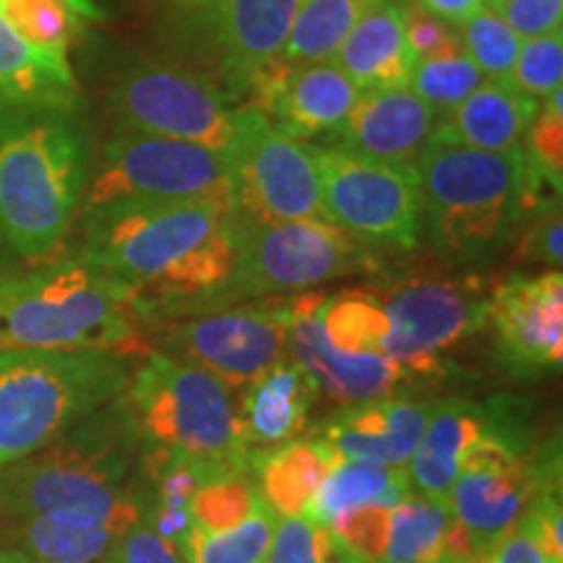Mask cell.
Here are the masks:
<instances>
[{"instance_id": "obj_31", "label": "cell", "mask_w": 563, "mask_h": 563, "mask_svg": "<svg viewBox=\"0 0 563 563\" xmlns=\"http://www.w3.org/2000/svg\"><path fill=\"white\" fill-rule=\"evenodd\" d=\"M368 3L373 0H302L282 51V66L334 60L352 24Z\"/></svg>"}, {"instance_id": "obj_32", "label": "cell", "mask_w": 563, "mask_h": 563, "mask_svg": "<svg viewBox=\"0 0 563 563\" xmlns=\"http://www.w3.org/2000/svg\"><path fill=\"white\" fill-rule=\"evenodd\" d=\"M0 16L30 45L68 55L84 26L102 13L89 0H0Z\"/></svg>"}, {"instance_id": "obj_12", "label": "cell", "mask_w": 563, "mask_h": 563, "mask_svg": "<svg viewBox=\"0 0 563 563\" xmlns=\"http://www.w3.org/2000/svg\"><path fill=\"white\" fill-rule=\"evenodd\" d=\"M391 319L386 355L428 382L443 373V352L488 323L493 285L481 274H415L378 287Z\"/></svg>"}, {"instance_id": "obj_6", "label": "cell", "mask_w": 563, "mask_h": 563, "mask_svg": "<svg viewBox=\"0 0 563 563\" xmlns=\"http://www.w3.org/2000/svg\"><path fill=\"white\" fill-rule=\"evenodd\" d=\"M121 405L146 452H167L217 473H251L253 452L241 439L232 389L191 363L146 352Z\"/></svg>"}, {"instance_id": "obj_46", "label": "cell", "mask_w": 563, "mask_h": 563, "mask_svg": "<svg viewBox=\"0 0 563 563\" xmlns=\"http://www.w3.org/2000/svg\"><path fill=\"white\" fill-rule=\"evenodd\" d=\"M420 5H426L428 11H433L435 16L452 21V24H460L470 16V13H475L477 9H483L485 0H418Z\"/></svg>"}, {"instance_id": "obj_21", "label": "cell", "mask_w": 563, "mask_h": 563, "mask_svg": "<svg viewBox=\"0 0 563 563\" xmlns=\"http://www.w3.org/2000/svg\"><path fill=\"white\" fill-rule=\"evenodd\" d=\"M435 123L439 115L410 87L373 89L363 91L329 146L389 165H415Z\"/></svg>"}, {"instance_id": "obj_15", "label": "cell", "mask_w": 563, "mask_h": 563, "mask_svg": "<svg viewBox=\"0 0 563 563\" xmlns=\"http://www.w3.org/2000/svg\"><path fill=\"white\" fill-rule=\"evenodd\" d=\"M110 110L121 131L196 141L224 150L235 125V108L209 76L199 70L139 63L118 76Z\"/></svg>"}, {"instance_id": "obj_16", "label": "cell", "mask_w": 563, "mask_h": 563, "mask_svg": "<svg viewBox=\"0 0 563 563\" xmlns=\"http://www.w3.org/2000/svg\"><path fill=\"white\" fill-rule=\"evenodd\" d=\"M488 321L506 371L519 378L559 373L563 363V274H509L490 292Z\"/></svg>"}, {"instance_id": "obj_8", "label": "cell", "mask_w": 563, "mask_h": 563, "mask_svg": "<svg viewBox=\"0 0 563 563\" xmlns=\"http://www.w3.org/2000/svg\"><path fill=\"white\" fill-rule=\"evenodd\" d=\"M232 220L238 258L228 306L311 292L334 279L376 274L382 266L376 245L327 220L258 222L235 209Z\"/></svg>"}, {"instance_id": "obj_13", "label": "cell", "mask_w": 563, "mask_h": 563, "mask_svg": "<svg viewBox=\"0 0 563 563\" xmlns=\"http://www.w3.org/2000/svg\"><path fill=\"white\" fill-rule=\"evenodd\" d=\"M323 220L371 245L410 251L422 232L415 165H389L336 146H313Z\"/></svg>"}, {"instance_id": "obj_48", "label": "cell", "mask_w": 563, "mask_h": 563, "mask_svg": "<svg viewBox=\"0 0 563 563\" xmlns=\"http://www.w3.org/2000/svg\"><path fill=\"white\" fill-rule=\"evenodd\" d=\"M89 3H95V0H89Z\"/></svg>"}, {"instance_id": "obj_26", "label": "cell", "mask_w": 563, "mask_h": 563, "mask_svg": "<svg viewBox=\"0 0 563 563\" xmlns=\"http://www.w3.org/2000/svg\"><path fill=\"white\" fill-rule=\"evenodd\" d=\"M538 102L527 100L511 84L483 81L467 100L439 118L435 136L483 152L522 150Z\"/></svg>"}, {"instance_id": "obj_2", "label": "cell", "mask_w": 563, "mask_h": 563, "mask_svg": "<svg viewBox=\"0 0 563 563\" xmlns=\"http://www.w3.org/2000/svg\"><path fill=\"white\" fill-rule=\"evenodd\" d=\"M91 146L76 108L0 104V238L45 258L79 217Z\"/></svg>"}, {"instance_id": "obj_17", "label": "cell", "mask_w": 563, "mask_h": 563, "mask_svg": "<svg viewBox=\"0 0 563 563\" xmlns=\"http://www.w3.org/2000/svg\"><path fill=\"white\" fill-rule=\"evenodd\" d=\"M313 292L292 295L290 357L313 378L319 394L340 405H357L399 394L415 382L412 373L389 355H352L334 350L316 319Z\"/></svg>"}, {"instance_id": "obj_3", "label": "cell", "mask_w": 563, "mask_h": 563, "mask_svg": "<svg viewBox=\"0 0 563 563\" xmlns=\"http://www.w3.org/2000/svg\"><path fill=\"white\" fill-rule=\"evenodd\" d=\"M422 230L449 264H488L534 214L522 150L483 152L433 136L415 159Z\"/></svg>"}, {"instance_id": "obj_18", "label": "cell", "mask_w": 563, "mask_h": 563, "mask_svg": "<svg viewBox=\"0 0 563 563\" xmlns=\"http://www.w3.org/2000/svg\"><path fill=\"white\" fill-rule=\"evenodd\" d=\"M433 402L405 394L344 405L313 428L311 439L323 443L336 460L407 467Z\"/></svg>"}, {"instance_id": "obj_35", "label": "cell", "mask_w": 563, "mask_h": 563, "mask_svg": "<svg viewBox=\"0 0 563 563\" xmlns=\"http://www.w3.org/2000/svg\"><path fill=\"white\" fill-rule=\"evenodd\" d=\"M264 563H368L361 561L336 534L306 514L277 517Z\"/></svg>"}, {"instance_id": "obj_7", "label": "cell", "mask_w": 563, "mask_h": 563, "mask_svg": "<svg viewBox=\"0 0 563 563\" xmlns=\"http://www.w3.org/2000/svg\"><path fill=\"white\" fill-rule=\"evenodd\" d=\"M141 443L121 399L89 415L40 452L0 467V511L9 519L104 506L139 485Z\"/></svg>"}, {"instance_id": "obj_27", "label": "cell", "mask_w": 563, "mask_h": 563, "mask_svg": "<svg viewBox=\"0 0 563 563\" xmlns=\"http://www.w3.org/2000/svg\"><path fill=\"white\" fill-rule=\"evenodd\" d=\"M0 104L76 108L79 87L68 55L42 51L0 16Z\"/></svg>"}, {"instance_id": "obj_43", "label": "cell", "mask_w": 563, "mask_h": 563, "mask_svg": "<svg viewBox=\"0 0 563 563\" xmlns=\"http://www.w3.org/2000/svg\"><path fill=\"white\" fill-rule=\"evenodd\" d=\"M530 228L522 232L517 245V258L525 264H540L545 269H561V207H551L530 217Z\"/></svg>"}, {"instance_id": "obj_19", "label": "cell", "mask_w": 563, "mask_h": 563, "mask_svg": "<svg viewBox=\"0 0 563 563\" xmlns=\"http://www.w3.org/2000/svg\"><path fill=\"white\" fill-rule=\"evenodd\" d=\"M258 108L290 139H332L363 91L334 60L279 66L256 87Z\"/></svg>"}, {"instance_id": "obj_1", "label": "cell", "mask_w": 563, "mask_h": 563, "mask_svg": "<svg viewBox=\"0 0 563 563\" xmlns=\"http://www.w3.org/2000/svg\"><path fill=\"white\" fill-rule=\"evenodd\" d=\"M74 258L123 282L141 323L222 308L238 258L232 199L81 209Z\"/></svg>"}, {"instance_id": "obj_41", "label": "cell", "mask_w": 563, "mask_h": 563, "mask_svg": "<svg viewBox=\"0 0 563 563\" xmlns=\"http://www.w3.org/2000/svg\"><path fill=\"white\" fill-rule=\"evenodd\" d=\"M391 509L394 506H363V509L344 511L329 530H332L357 559L378 563L386 543V532H389Z\"/></svg>"}, {"instance_id": "obj_20", "label": "cell", "mask_w": 563, "mask_h": 563, "mask_svg": "<svg viewBox=\"0 0 563 563\" xmlns=\"http://www.w3.org/2000/svg\"><path fill=\"white\" fill-rule=\"evenodd\" d=\"M141 519L139 485L131 496L104 506H76L11 519L13 538L24 553L45 563H108L125 530Z\"/></svg>"}, {"instance_id": "obj_5", "label": "cell", "mask_w": 563, "mask_h": 563, "mask_svg": "<svg viewBox=\"0 0 563 563\" xmlns=\"http://www.w3.org/2000/svg\"><path fill=\"white\" fill-rule=\"evenodd\" d=\"M131 355L110 350H0V467L60 439L123 394Z\"/></svg>"}, {"instance_id": "obj_39", "label": "cell", "mask_w": 563, "mask_h": 563, "mask_svg": "<svg viewBox=\"0 0 563 563\" xmlns=\"http://www.w3.org/2000/svg\"><path fill=\"white\" fill-rule=\"evenodd\" d=\"M522 152L548 178L561 183L563 175V102L561 89L538 104L530 129H527Z\"/></svg>"}, {"instance_id": "obj_36", "label": "cell", "mask_w": 563, "mask_h": 563, "mask_svg": "<svg viewBox=\"0 0 563 563\" xmlns=\"http://www.w3.org/2000/svg\"><path fill=\"white\" fill-rule=\"evenodd\" d=\"M483 81V74L477 70L475 63L464 55V51H460L415 63L407 87L441 118L449 110H454L462 100H467Z\"/></svg>"}, {"instance_id": "obj_24", "label": "cell", "mask_w": 563, "mask_h": 563, "mask_svg": "<svg viewBox=\"0 0 563 563\" xmlns=\"http://www.w3.org/2000/svg\"><path fill=\"white\" fill-rule=\"evenodd\" d=\"M361 91L407 87L415 58L405 37V0L368 3L334 58Z\"/></svg>"}, {"instance_id": "obj_29", "label": "cell", "mask_w": 563, "mask_h": 563, "mask_svg": "<svg viewBox=\"0 0 563 563\" xmlns=\"http://www.w3.org/2000/svg\"><path fill=\"white\" fill-rule=\"evenodd\" d=\"M316 319L327 342L352 355H386L391 319L378 287H350L336 292H313Z\"/></svg>"}, {"instance_id": "obj_4", "label": "cell", "mask_w": 563, "mask_h": 563, "mask_svg": "<svg viewBox=\"0 0 563 563\" xmlns=\"http://www.w3.org/2000/svg\"><path fill=\"white\" fill-rule=\"evenodd\" d=\"M0 350H144L131 290L68 256L0 277Z\"/></svg>"}, {"instance_id": "obj_11", "label": "cell", "mask_w": 563, "mask_h": 563, "mask_svg": "<svg viewBox=\"0 0 563 563\" xmlns=\"http://www.w3.org/2000/svg\"><path fill=\"white\" fill-rule=\"evenodd\" d=\"M232 209L258 222L323 220L313 146L282 133L262 110H235L224 146Z\"/></svg>"}, {"instance_id": "obj_14", "label": "cell", "mask_w": 563, "mask_h": 563, "mask_svg": "<svg viewBox=\"0 0 563 563\" xmlns=\"http://www.w3.org/2000/svg\"><path fill=\"white\" fill-rule=\"evenodd\" d=\"M553 485H561L559 441L532 452L501 441L485 426L483 439L470 449L456 473L449 506L475 551L488 555L522 517L527 504Z\"/></svg>"}, {"instance_id": "obj_47", "label": "cell", "mask_w": 563, "mask_h": 563, "mask_svg": "<svg viewBox=\"0 0 563 563\" xmlns=\"http://www.w3.org/2000/svg\"><path fill=\"white\" fill-rule=\"evenodd\" d=\"M0 563H45V561L34 559V555L24 553V551H21V548L0 545Z\"/></svg>"}, {"instance_id": "obj_44", "label": "cell", "mask_w": 563, "mask_h": 563, "mask_svg": "<svg viewBox=\"0 0 563 563\" xmlns=\"http://www.w3.org/2000/svg\"><path fill=\"white\" fill-rule=\"evenodd\" d=\"M108 563H186L183 551L159 532H154L144 519L125 530L112 548Z\"/></svg>"}, {"instance_id": "obj_23", "label": "cell", "mask_w": 563, "mask_h": 563, "mask_svg": "<svg viewBox=\"0 0 563 563\" xmlns=\"http://www.w3.org/2000/svg\"><path fill=\"white\" fill-rule=\"evenodd\" d=\"M319 389L313 378L290 355L274 363L269 371L243 386L238 402V428L253 454L279 446L306 431L308 415L316 405Z\"/></svg>"}, {"instance_id": "obj_40", "label": "cell", "mask_w": 563, "mask_h": 563, "mask_svg": "<svg viewBox=\"0 0 563 563\" xmlns=\"http://www.w3.org/2000/svg\"><path fill=\"white\" fill-rule=\"evenodd\" d=\"M405 37L415 63L460 53V34L452 21L435 16L418 0H405Z\"/></svg>"}, {"instance_id": "obj_25", "label": "cell", "mask_w": 563, "mask_h": 563, "mask_svg": "<svg viewBox=\"0 0 563 563\" xmlns=\"http://www.w3.org/2000/svg\"><path fill=\"white\" fill-rule=\"evenodd\" d=\"M485 426H488L485 405H475L470 399L433 402L418 446L407 462L412 493L449 504L456 473L470 449L483 439Z\"/></svg>"}, {"instance_id": "obj_10", "label": "cell", "mask_w": 563, "mask_h": 563, "mask_svg": "<svg viewBox=\"0 0 563 563\" xmlns=\"http://www.w3.org/2000/svg\"><path fill=\"white\" fill-rule=\"evenodd\" d=\"M123 199H232L224 150L196 144V141L121 131L104 141L97 170L84 191L81 209Z\"/></svg>"}, {"instance_id": "obj_37", "label": "cell", "mask_w": 563, "mask_h": 563, "mask_svg": "<svg viewBox=\"0 0 563 563\" xmlns=\"http://www.w3.org/2000/svg\"><path fill=\"white\" fill-rule=\"evenodd\" d=\"M256 483L249 473H222L203 481L191 498L194 525L203 532H228L258 504Z\"/></svg>"}, {"instance_id": "obj_28", "label": "cell", "mask_w": 563, "mask_h": 563, "mask_svg": "<svg viewBox=\"0 0 563 563\" xmlns=\"http://www.w3.org/2000/svg\"><path fill=\"white\" fill-rule=\"evenodd\" d=\"M336 462L323 443L308 435L256 452L251 473L256 475L258 496L277 517H300Z\"/></svg>"}, {"instance_id": "obj_38", "label": "cell", "mask_w": 563, "mask_h": 563, "mask_svg": "<svg viewBox=\"0 0 563 563\" xmlns=\"http://www.w3.org/2000/svg\"><path fill=\"white\" fill-rule=\"evenodd\" d=\"M509 84L538 104L559 91L563 87V34L551 32L522 40Z\"/></svg>"}, {"instance_id": "obj_33", "label": "cell", "mask_w": 563, "mask_h": 563, "mask_svg": "<svg viewBox=\"0 0 563 563\" xmlns=\"http://www.w3.org/2000/svg\"><path fill=\"white\" fill-rule=\"evenodd\" d=\"M277 514L258 498L253 511L228 532H203L194 525L180 543L186 563H264Z\"/></svg>"}, {"instance_id": "obj_9", "label": "cell", "mask_w": 563, "mask_h": 563, "mask_svg": "<svg viewBox=\"0 0 563 563\" xmlns=\"http://www.w3.org/2000/svg\"><path fill=\"white\" fill-rule=\"evenodd\" d=\"M292 295L256 298L162 321L157 352L191 363L241 391L290 355Z\"/></svg>"}, {"instance_id": "obj_34", "label": "cell", "mask_w": 563, "mask_h": 563, "mask_svg": "<svg viewBox=\"0 0 563 563\" xmlns=\"http://www.w3.org/2000/svg\"><path fill=\"white\" fill-rule=\"evenodd\" d=\"M464 55L475 63L483 79L509 84L522 37L496 11L483 5L456 24Z\"/></svg>"}, {"instance_id": "obj_42", "label": "cell", "mask_w": 563, "mask_h": 563, "mask_svg": "<svg viewBox=\"0 0 563 563\" xmlns=\"http://www.w3.org/2000/svg\"><path fill=\"white\" fill-rule=\"evenodd\" d=\"M522 40L561 32L563 0H485Z\"/></svg>"}, {"instance_id": "obj_22", "label": "cell", "mask_w": 563, "mask_h": 563, "mask_svg": "<svg viewBox=\"0 0 563 563\" xmlns=\"http://www.w3.org/2000/svg\"><path fill=\"white\" fill-rule=\"evenodd\" d=\"M302 0H214L211 40L220 47L230 79L256 89L277 70L287 34Z\"/></svg>"}, {"instance_id": "obj_45", "label": "cell", "mask_w": 563, "mask_h": 563, "mask_svg": "<svg viewBox=\"0 0 563 563\" xmlns=\"http://www.w3.org/2000/svg\"><path fill=\"white\" fill-rule=\"evenodd\" d=\"M485 563H563V561H555L553 555L545 551L543 540H540V534L530 522V517L522 514V517L511 525V530L490 548Z\"/></svg>"}, {"instance_id": "obj_30", "label": "cell", "mask_w": 563, "mask_h": 563, "mask_svg": "<svg viewBox=\"0 0 563 563\" xmlns=\"http://www.w3.org/2000/svg\"><path fill=\"white\" fill-rule=\"evenodd\" d=\"M412 493L407 467L340 460L316 490L306 517L323 527H332L344 511L363 506H397Z\"/></svg>"}]
</instances>
